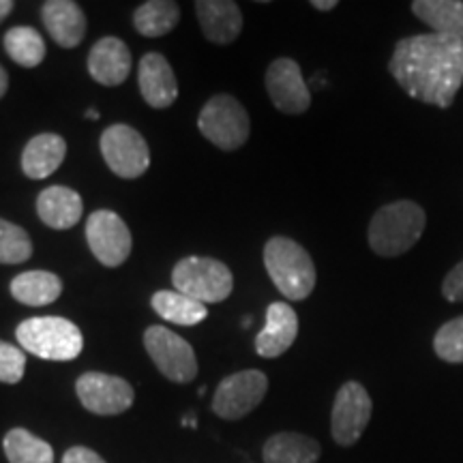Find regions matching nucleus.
Wrapping results in <instances>:
<instances>
[{"label": "nucleus", "instance_id": "23", "mask_svg": "<svg viewBox=\"0 0 463 463\" xmlns=\"http://www.w3.org/2000/svg\"><path fill=\"white\" fill-rule=\"evenodd\" d=\"M11 297L28 307L52 305L62 294L61 277L50 270H26L11 281Z\"/></svg>", "mask_w": 463, "mask_h": 463}, {"label": "nucleus", "instance_id": "31", "mask_svg": "<svg viewBox=\"0 0 463 463\" xmlns=\"http://www.w3.org/2000/svg\"><path fill=\"white\" fill-rule=\"evenodd\" d=\"M442 294L449 303H461L463 300V260L444 277Z\"/></svg>", "mask_w": 463, "mask_h": 463}, {"label": "nucleus", "instance_id": "5", "mask_svg": "<svg viewBox=\"0 0 463 463\" xmlns=\"http://www.w3.org/2000/svg\"><path fill=\"white\" fill-rule=\"evenodd\" d=\"M172 283L176 292L200 303H223L234 289V277L223 262L206 256H189L174 266Z\"/></svg>", "mask_w": 463, "mask_h": 463}, {"label": "nucleus", "instance_id": "34", "mask_svg": "<svg viewBox=\"0 0 463 463\" xmlns=\"http://www.w3.org/2000/svg\"><path fill=\"white\" fill-rule=\"evenodd\" d=\"M14 7H15L14 0H0V24H3V22L7 20L11 11H14Z\"/></svg>", "mask_w": 463, "mask_h": 463}, {"label": "nucleus", "instance_id": "15", "mask_svg": "<svg viewBox=\"0 0 463 463\" xmlns=\"http://www.w3.org/2000/svg\"><path fill=\"white\" fill-rule=\"evenodd\" d=\"M89 73L97 84L120 86L131 73V50L118 37H103L89 52Z\"/></svg>", "mask_w": 463, "mask_h": 463}, {"label": "nucleus", "instance_id": "19", "mask_svg": "<svg viewBox=\"0 0 463 463\" xmlns=\"http://www.w3.org/2000/svg\"><path fill=\"white\" fill-rule=\"evenodd\" d=\"M84 202L78 191L65 184H52L37 198V215L52 230H69L80 223Z\"/></svg>", "mask_w": 463, "mask_h": 463}, {"label": "nucleus", "instance_id": "33", "mask_svg": "<svg viewBox=\"0 0 463 463\" xmlns=\"http://www.w3.org/2000/svg\"><path fill=\"white\" fill-rule=\"evenodd\" d=\"M337 5V0H311V7L317 11H333Z\"/></svg>", "mask_w": 463, "mask_h": 463}, {"label": "nucleus", "instance_id": "25", "mask_svg": "<svg viewBox=\"0 0 463 463\" xmlns=\"http://www.w3.org/2000/svg\"><path fill=\"white\" fill-rule=\"evenodd\" d=\"M181 20V9L174 0H148L133 14V26L142 37H164L172 33Z\"/></svg>", "mask_w": 463, "mask_h": 463}, {"label": "nucleus", "instance_id": "18", "mask_svg": "<svg viewBox=\"0 0 463 463\" xmlns=\"http://www.w3.org/2000/svg\"><path fill=\"white\" fill-rule=\"evenodd\" d=\"M202 33L211 43L228 45L242 31L241 7L232 0H198L195 3Z\"/></svg>", "mask_w": 463, "mask_h": 463}, {"label": "nucleus", "instance_id": "14", "mask_svg": "<svg viewBox=\"0 0 463 463\" xmlns=\"http://www.w3.org/2000/svg\"><path fill=\"white\" fill-rule=\"evenodd\" d=\"M137 84H140L142 99L155 109L170 108L178 97V82L170 62L157 52H148L142 56L137 67Z\"/></svg>", "mask_w": 463, "mask_h": 463}, {"label": "nucleus", "instance_id": "6", "mask_svg": "<svg viewBox=\"0 0 463 463\" xmlns=\"http://www.w3.org/2000/svg\"><path fill=\"white\" fill-rule=\"evenodd\" d=\"M198 129L217 148L239 150L249 140L251 120L239 99L232 95H215L202 108Z\"/></svg>", "mask_w": 463, "mask_h": 463}, {"label": "nucleus", "instance_id": "7", "mask_svg": "<svg viewBox=\"0 0 463 463\" xmlns=\"http://www.w3.org/2000/svg\"><path fill=\"white\" fill-rule=\"evenodd\" d=\"M144 347H146L150 361L159 369L161 375L176 384H187L198 375V358L194 347L181 335L172 333L170 328L153 324L144 333Z\"/></svg>", "mask_w": 463, "mask_h": 463}, {"label": "nucleus", "instance_id": "36", "mask_svg": "<svg viewBox=\"0 0 463 463\" xmlns=\"http://www.w3.org/2000/svg\"><path fill=\"white\" fill-rule=\"evenodd\" d=\"M86 118H89V120H99V112H97V109H89V112H86Z\"/></svg>", "mask_w": 463, "mask_h": 463}, {"label": "nucleus", "instance_id": "1", "mask_svg": "<svg viewBox=\"0 0 463 463\" xmlns=\"http://www.w3.org/2000/svg\"><path fill=\"white\" fill-rule=\"evenodd\" d=\"M389 71L405 95L447 109L463 86V42L436 33L405 37L395 45Z\"/></svg>", "mask_w": 463, "mask_h": 463}, {"label": "nucleus", "instance_id": "22", "mask_svg": "<svg viewBox=\"0 0 463 463\" xmlns=\"http://www.w3.org/2000/svg\"><path fill=\"white\" fill-rule=\"evenodd\" d=\"M412 14L425 22L436 34L463 42V3L461 0H414Z\"/></svg>", "mask_w": 463, "mask_h": 463}, {"label": "nucleus", "instance_id": "2", "mask_svg": "<svg viewBox=\"0 0 463 463\" xmlns=\"http://www.w3.org/2000/svg\"><path fill=\"white\" fill-rule=\"evenodd\" d=\"M427 225L422 206L412 200H397L375 211L369 223V247L375 256L397 258L420 241Z\"/></svg>", "mask_w": 463, "mask_h": 463}, {"label": "nucleus", "instance_id": "4", "mask_svg": "<svg viewBox=\"0 0 463 463\" xmlns=\"http://www.w3.org/2000/svg\"><path fill=\"white\" fill-rule=\"evenodd\" d=\"M22 350L43 361L65 363L82 354V331L61 316L28 317L15 328Z\"/></svg>", "mask_w": 463, "mask_h": 463}, {"label": "nucleus", "instance_id": "16", "mask_svg": "<svg viewBox=\"0 0 463 463\" xmlns=\"http://www.w3.org/2000/svg\"><path fill=\"white\" fill-rule=\"evenodd\" d=\"M298 335V316L288 303H273L266 309V324L256 337V352L262 358H277L292 347Z\"/></svg>", "mask_w": 463, "mask_h": 463}, {"label": "nucleus", "instance_id": "20", "mask_svg": "<svg viewBox=\"0 0 463 463\" xmlns=\"http://www.w3.org/2000/svg\"><path fill=\"white\" fill-rule=\"evenodd\" d=\"M67 157V142L58 133H39L24 146L22 170L33 181H42L54 174Z\"/></svg>", "mask_w": 463, "mask_h": 463}, {"label": "nucleus", "instance_id": "13", "mask_svg": "<svg viewBox=\"0 0 463 463\" xmlns=\"http://www.w3.org/2000/svg\"><path fill=\"white\" fill-rule=\"evenodd\" d=\"M266 90L273 106L283 114H305L311 106V92L292 58H277L266 69Z\"/></svg>", "mask_w": 463, "mask_h": 463}, {"label": "nucleus", "instance_id": "8", "mask_svg": "<svg viewBox=\"0 0 463 463\" xmlns=\"http://www.w3.org/2000/svg\"><path fill=\"white\" fill-rule=\"evenodd\" d=\"M101 155L116 176L133 181L150 167V148L140 131L129 125H112L101 133Z\"/></svg>", "mask_w": 463, "mask_h": 463}, {"label": "nucleus", "instance_id": "27", "mask_svg": "<svg viewBox=\"0 0 463 463\" xmlns=\"http://www.w3.org/2000/svg\"><path fill=\"white\" fill-rule=\"evenodd\" d=\"M3 449L9 463H54L50 444L22 427H15L5 436Z\"/></svg>", "mask_w": 463, "mask_h": 463}, {"label": "nucleus", "instance_id": "29", "mask_svg": "<svg viewBox=\"0 0 463 463\" xmlns=\"http://www.w3.org/2000/svg\"><path fill=\"white\" fill-rule=\"evenodd\" d=\"M433 352L444 363H463V316L438 328L436 337H433Z\"/></svg>", "mask_w": 463, "mask_h": 463}, {"label": "nucleus", "instance_id": "24", "mask_svg": "<svg viewBox=\"0 0 463 463\" xmlns=\"http://www.w3.org/2000/svg\"><path fill=\"white\" fill-rule=\"evenodd\" d=\"M150 305L164 320L178 324V326H195L208 317V309L204 303L184 297L181 292L172 289H159L150 298Z\"/></svg>", "mask_w": 463, "mask_h": 463}, {"label": "nucleus", "instance_id": "17", "mask_svg": "<svg viewBox=\"0 0 463 463\" xmlns=\"http://www.w3.org/2000/svg\"><path fill=\"white\" fill-rule=\"evenodd\" d=\"M45 31L54 43L71 50L86 37V15L82 7L73 0H48L42 7Z\"/></svg>", "mask_w": 463, "mask_h": 463}, {"label": "nucleus", "instance_id": "10", "mask_svg": "<svg viewBox=\"0 0 463 463\" xmlns=\"http://www.w3.org/2000/svg\"><path fill=\"white\" fill-rule=\"evenodd\" d=\"M373 414L369 392L358 382H345L337 391L331 412V433L339 447H354Z\"/></svg>", "mask_w": 463, "mask_h": 463}, {"label": "nucleus", "instance_id": "28", "mask_svg": "<svg viewBox=\"0 0 463 463\" xmlns=\"http://www.w3.org/2000/svg\"><path fill=\"white\" fill-rule=\"evenodd\" d=\"M33 256V241L20 225L0 219V264H22Z\"/></svg>", "mask_w": 463, "mask_h": 463}, {"label": "nucleus", "instance_id": "11", "mask_svg": "<svg viewBox=\"0 0 463 463\" xmlns=\"http://www.w3.org/2000/svg\"><path fill=\"white\" fill-rule=\"evenodd\" d=\"M86 242L103 266L116 269L131 256L133 236L114 211H95L86 222Z\"/></svg>", "mask_w": 463, "mask_h": 463}, {"label": "nucleus", "instance_id": "3", "mask_svg": "<svg viewBox=\"0 0 463 463\" xmlns=\"http://www.w3.org/2000/svg\"><path fill=\"white\" fill-rule=\"evenodd\" d=\"M266 273L288 300H305L314 292L316 264L307 249L288 236H273L264 245Z\"/></svg>", "mask_w": 463, "mask_h": 463}, {"label": "nucleus", "instance_id": "9", "mask_svg": "<svg viewBox=\"0 0 463 463\" xmlns=\"http://www.w3.org/2000/svg\"><path fill=\"white\" fill-rule=\"evenodd\" d=\"M269 392V378L258 369L232 373L219 382L213 397V412L223 420H239L251 414Z\"/></svg>", "mask_w": 463, "mask_h": 463}, {"label": "nucleus", "instance_id": "12", "mask_svg": "<svg viewBox=\"0 0 463 463\" xmlns=\"http://www.w3.org/2000/svg\"><path fill=\"white\" fill-rule=\"evenodd\" d=\"M80 403L97 416L123 414L133 405L136 392L129 382L101 372H86L75 382Z\"/></svg>", "mask_w": 463, "mask_h": 463}, {"label": "nucleus", "instance_id": "35", "mask_svg": "<svg viewBox=\"0 0 463 463\" xmlns=\"http://www.w3.org/2000/svg\"><path fill=\"white\" fill-rule=\"evenodd\" d=\"M7 89H9V75L5 71V67L0 65V99L7 95Z\"/></svg>", "mask_w": 463, "mask_h": 463}, {"label": "nucleus", "instance_id": "26", "mask_svg": "<svg viewBox=\"0 0 463 463\" xmlns=\"http://www.w3.org/2000/svg\"><path fill=\"white\" fill-rule=\"evenodd\" d=\"M5 52L20 67L33 69L42 65L48 54L42 33L33 26H14L5 34Z\"/></svg>", "mask_w": 463, "mask_h": 463}, {"label": "nucleus", "instance_id": "32", "mask_svg": "<svg viewBox=\"0 0 463 463\" xmlns=\"http://www.w3.org/2000/svg\"><path fill=\"white\" fill-rule=\"evenodd\" d=\"M62 463H106V459L86 447H71L62 455Z\"/></svg>", "mask_w": 463, "mask_h": 463}, {"label": "nucleus", "instance_id": "30", "mask_svg": "<svg viewBox=\"0 0 463 463\" xmlns=\"http://www.w3.org/2000/svg\"><path fill=\"white\" fill-rule=\"evenodd\" d=\"M26 352L20 347L0 341V382L5 384H17L24 378Z\"/></svg>", "mask_w": 463, "mask_h": 463}, {"label": "nucleus", "instance_id": "21", "mask_svg": "<svg viewBox=\"0 0 463 463\" xmlns=\"http://www.w3.org/2000/svg\"><path fill=\"white\" fill-rule=\"evenodd\" d=\"M320 455V442L297 431L275 433L262 447L264 463H317Z\"/></svg>", "mask_w": 463, "mask_h": 463}]
</instances>
